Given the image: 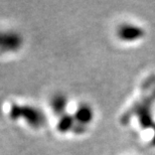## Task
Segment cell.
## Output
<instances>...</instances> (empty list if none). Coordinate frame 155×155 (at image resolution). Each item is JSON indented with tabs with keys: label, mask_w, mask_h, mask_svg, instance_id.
Listing matches in <instances>:
<instances>
[{
	"label": "cell",
	"mask_w": 155,
	"mask_h": 155,
	"mask_svg": "<svg viewBox=\"0 0 155 155\" xmlns=\"http://www.w3.org/2000/svg\"><path fill=\"white\" fill-rule=\"evenodd\" d=\"M123 35L127 38L133 39V38H140V36L143 35V31H142V29H140L139 27L129 26V27H127V28H126V30L124 31Z\"/></svg>",
	"instance_id": "obj_1"
}]
</instances>
